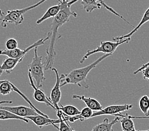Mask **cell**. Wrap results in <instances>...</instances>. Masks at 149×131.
I'll use <instances>...</instances> for the list:
<instances>
[{"label":"cell","mask_w":149,"mask_h":131,"mask_svg":"<svg viewBox=\"0 0 149 131\" xmlns=\"http://www.w3.org/2000/svg\"><path fill=\"white\" fill-rule=\"evenodd\" d=\"M60 5V10L56 15L53 18L50 31L48 35L49 36V44L47 49V57L45 62V69H51L54 64L56 52L55 51V44L58 38L61 35L58 34V30L63 24L68 22L70 17L73 16L77 17L76 12L71 10V6L79 0H58Z\"/></svg>","instance_id":"1"},{"label":"cell","mask_w":149,"mask_h":131,"mask_svg":"<svg viewBox=\"0 0 149 131\" xmlns=\"http://www.w3.org/2000/svg\"><path fill=\"white\" fill-rule=\"evenodd\" d=\"M111 56L112 55L109 54H104L88 66L73 69L68 74H63V79L61 81L60 86L62 87L68 84H72L85 89L89 88V86L87 83V76L88 74L92 69L95 68L99 63Z\"/></svg>","instance_id":"2"},{"label":"cell","mask_w":149,"mask_h":131,"mask_svg":"<svg viewBox=\"0 0 149 131\" xmlns=\"http://www.w3.org/2000/svg\"><path fill=\"white\" fill-rule=\"evenodd\" d=\"M46 1H47V0H41L36 4L27 6L26 8L20 10H8L6 13L0 9V23H1V27L6 28L8 23L14 24L15 25L21 24L24 20V15L25 13L36 8V7L41 5Z\"/></svg>","instance_id":"3"},{"label":"cell","mask_w":149,"mask_h":131,"mask_svg":"<svg viewBox=\"0 0 149 131\" xmlns=\"http://www.w3.org/2000/svg\"><path fill=\"white\" fill-rule=\"evenodd\" d=\"M34 56L28 66V69L32 78L36 81V86L40 88L46 80L44 73L45 63H42V56H38V47L34 49Z\"/></svg>","instance_id":"4"},{"label":"cell","mask_w":149,"mask_h":131,"mask_svg":"<svg viewBox=\"0 0 149 131\" xmlns=\"http://www.w3.org/2000/svg\"><path fill=\"white\" fill-rule=\"evenodd\" d=\"M131 38H125L119 41H116V42H111V41H101L100 45L98 46V47L93 50H88L87 51L86 54L81 59L80 63L83 64L85 62L86 59L90 57V56L93 55L96 53L102 52L104 53V54H111L112 55L116 50V49L118 48L119 45H120L123 44L127 43Z\"/></svg>","instance_id":"5"},{"label":"cell","mask_w":149,"mask_h":131,"mask_svg":"<svg viewBox=\"0 0 149 131\" xmlns=\"http://www.w3.org/2000/svg\"><path fill=\"white\" fill-rule=\"evenodd\" d=\"M81 4L83 5V9L86 12L91 13L92 12H93L95 10L100 9L101 7L103 6L105 8L109 10V12L113 13L116 16H119L120 19L123 20L127 24H129L131 27H133V25H131V24L129 22H127L125 18L122 16L120 15H119L118 13H117L114 10L111 8V7L109 6L107 4H106V3L104 1V0H81Z\"/></svg>","instance_id":"6"},{"label":"cell","mask_w":149,"mask_h":131,"mask_svg":"<svg viewBox=\"0 0 149 131\" xmlns=\"http://www.w3.org/2000/svg\"><path fill=\"white\" fill-rule=\"evenodd\" d=\"M47 40H49L48 35L47 38H41V39L38 40L36 42H34V44L31 45L26 49H24V50H22V49L19 48L13 49V50H7V49H5V50H0V55L6 56L7 57L10 58H19L20 57H22V56H26L27 53L30 51L31 49L38 47L39 46L45 44V42Z\"/></svg>","instance_id":"7"},{"label":"cell","mask_w":149,"mask_h":131,"mask_svg":"<svg viewBox=\"0 0 149 131\" xmlns=\"http://www.w3.org/2000/svg\"><path fill=\"white\" fill-rule=\"evenodd\" d=\"M52 71H54L56 75V81L55 84L51 90L50 97H49V100H50L52 104L54 106L55 108V110H59V102L60 101L62 97V92L60 90V83L61 81L63 79V74L61 76L59 75L58 70L55 68H52L51 69Z\"/></svg>","instance_id":"8"},{"label":"cell","mask_w":149,"mask_h":131,"mask_svg":"<svg viewBox=\"0 0 149 131\" xmlns=\"http://www.w3.org/2000/svg\"><path fill=\"white\" fill-rule=\"evenodd\" d=\"M133 108V105L131 104H123V105H113L107 106V107L102 108L101 110L93 112L91 118L96 117L101 115H113L118 116L120 112L124 111H128Z\"/></svg>","instance_id":"9"},{"label":"cell","mask_w":149,"mask_h":131,"mask_svg":"<svg viewBox=\"0 0 149 131\" xmlns=\"http://www.w3.org/2000/svg\"><path fill=\"white\" fill-rule=\"evenodd\" d=\"M28 78H29L30 85L32 86V88H33L34 90L33 97L34 98V100L37 101L38 102L44 103V104H45L46 105L49 106V107H51L52 108L55 110V107L53 105L50 100H49V98L47 96V95L44 93L43 91L41 90L40 88H38L36 84H35L34 81L33 79L32 78L29 72H28Z\"/></svg>","instance_id":"10"},{"label":"cell","mask_w":149,"mask_h":131,"mask_svg":"<svg viewBox=\"0 0 149 131\" xmlns=\"http://www.w3.org/2000/svg\"><path fill=\"white\" fill-rule=\"evenodd\" d=\"M0 109L5 110L16 115L26 118L27 116H33L38 115V113L31 107L26 106H17V107H8V106L0 105Z\"/></svg>","instance_id":"11"},{"label":"cell","mask_w":149,"mask_h":131,"mask_svg":"<svg viewBox=\"0 0 149 131\" xmlns=\"http://www.w3.org/2000/svg\"><path fill=\"white\" fill-rule=\"evenodd\" d=\"M27 119L31 120L35 125L37 126L39 128H42L45 126L52 125L54 126L56 129H58V127L56 126V123H59L60 120H55V119H51L49 118V117H45L41 115H33V116H27L26 117Z\"/></svg>","instance_id":"12"},{"label":"cell","mask_w":149,"mask_h":131,"mask_svg":"<svg viewBox=\"0 0 149 131\" xmlns=\"http://www.w3.org/2000/svg\"><path fill=\"white\" fill-rule=\"evenodd\" d=\"M119 117H123L120 120L121 129L123 131H136L134 127V123L133 122V119H149V117H135L131 116L128 114L122 115L119 114Z\"/></svg>","instance_id":"13"},{"label":"cell","mask_w":149,"mask_h":131,"mask_svg":"<svg viewBox=\"0 0 149 131\" xmlns=\"http://www.w3.org/2000/svg\"><path fill=\"white\" fill-rule=\"evenodd\" d=\"M73 99H78V100L83 101L85 103L87 107L90 108L93 111H100L103 108L102 105L100 104L98 100H96L95 98H91V97H86L84 95L81 96V95H73L72 96Z\"/></svg>","instance_id":"14"},{"label":"cell","mask_w":149,"mask_h":131,"mask_svg":"<svg viewBox=\"0 0 149 131\" xmlns=\"http://www.w3.org/2000/svg\"><path fill=\"white\" fill-rule=\"evenodd\" d=\"M24 57L25 56H22V57L19 58H8L6 59H4L3 63L0 65V71H3V72L5 71L6 73L10 74L13 71L14 68H15L19 62L22 61Z\"/></svg>","instance_id":"15"},{"label":"cell","mask_w":149,"mask_h":131,"mask_svg":"<svg viewBox=\"0 0 149 131\" xmlns=\"http://www.w3.org/2000/svg\"><path fill=\"white\" fill-rule=\"evenodd\" d=\"M148 22H149V7L147 9L146 11L145 12L143 15L140 20V23L138 24V25L135 28H134L132 31L130 32L127 34L113 38V39L116 41H119V40H121L123 39H125V38H131V37L132 36V35H133V34L134 33L136 32L138 30V29H139L141 26L143 25L145 23H146Z\"/></svg>","instance_id":"16"},{"label":"cell","mask_w":149,"mask_h":131,"mask_svg":"<svg viewBox=\"0 0 149 131\" xmlns=\"http://www.w3.org/2000/svg\"><path fill=\"white\" fill-rule=\"evenodd\" d=\"M120 117H116L112 121H109L107 118H105L103 122L95 126L91 131H113L112 127L120 121Z\"/></svg>","instance_id":"17"},{"label":"cell","mask_w":149,"mask_h":131,"mask_svg":"<svg viewBox=\"0 0 149 131\" xmlns=\"http://www.w3.org/2000/svg\"><path fill=\"white\" fill-rule=\"evenodd\" d=\"M60 10V5L58 3V5L52 6L47 10V12L45 13V14L42 15L40 19H39L36 21V24L40 25L42 23L45 21L50 19V18H54L56 15V14L58 13Z\"/></svg>","instance_id":"18"},{"label":"cell","mask_w":149,"mask_h":131,"mask_svg":"<svg viewBox=\"0 0 149 131\" xmlns=\"http://www.w3.org/2000/svg\"><path fill=\"white\" fill-rule=\"evenodd\" d=\"M59 110H61L63 114L67 117L76 116L80 114L81 111L73 105H59Z\"/></svg>","instance_id":"19"},{"label":"cell","mask_w":149,"mask_h":131,"mask_svg":"<svg viewBox=\"0 0 149 131\" xmlns=\"http://www.w3.org/2000/svg\"><path fill=\"white\" fill-rule=\"evenodd\" d=\"M11 119H15V120H20L25 122L26 123H29V120L26 118L22 117L18 115H16L10 112L5 110L0 109V120H11Z\"/></svg>","instance_id":"20"},{"label":"cell","mask_w":149,"mask_h":131,"mask_svg":"<svg viewBox=\"0 0 149 131\" xmlns=\"http://www.w3.org/2000/svg\"><path fill=\"white\" fill-rule=\"evenodd\" d=\"M56 115H57L60 120V126L58 127L59 131H71V127L67 123V121L63 115L62 112L60 110H56Z\"/></svg>","instance_id":"21"},{"label":"cell","mask_w":149,"mask_h":131,"mask_svg":"<svg viewBox=\"0 0 149 131\" xmlns=\"http://www.w3.org/2000/svg\"><path fill=\"white\" fill-rule=\"evenodd\" d=\"M139 107L144 115L149 117V97L147 95H143L139 100Z\"/></svg>","instance_id":"22"},{"label":"cell","mask_w":149,"mask_h":131,"mask_svg":"<svg viewBox=\"0 0 149 131\" xmlns=\"http://www.w3.org/2000/svg\"><path fill=\"white\" fill-rule=\"evenodd\" d=\"M12 83L8 80H4V81L0 85V95L3 96L9 95L13 91Z\"/></svg>","instance_id":"23"},{"label":"cell","mask_w":149,"mask_h":131,"mask_svg":"<svg viewBox=\"0 0 149 131\" xmlns=\"http://www.w3.org/2000/svg\"><path fill=\"white\" fill-rule=\"evenodd\" d=\"M5 47L7 50H13L18 47V42L15 38H9L5 42Z\"/></svg>","instance_id":"24"},{"label":"cell","mask_w":149,"mask_h":131,"mask_svg":"<svg viewBox=\"0 0 149 131\" xmlns=\"http://www.w3.org/2000/svg\"><path fill=\"white\" fill-rule=\"evenodd\" d=\"M142 75L143 79L149 81V66H147L146 68H145L142 71Z\"/></svg>","instance_id":"25"},{"label":"cell","mask_w":149,"mask_h":131,"mask_svg":"<svg viewBox=\"0 0 149 131\" xmlns=\"http://www.w3.org/2000/svg\"><path fill=\"white\" fill-rule=\"evenodd\" d=\"M149 66V61L148 62H147V63H145V64H143L142 66H141L140 68H138L136 71H134V73H133V74H138V73H140V72H141V71H142L145 68H146L147 66Z\"/></svg>","instance_id":"26"},{"label":"cell","mask_w":149,"mask_h":131,"mask_svg":"<svg viewBox=\"0 0 149 131\" xmlns=\"http://www.w3.org/2000/svg\"><path fill=\"white\" fill-rule=\"evenodd\" d=\"M12 104V102L10 100H3L0 101V105L3 104Z\"/></svg>","instance_id":"27"},{"label":"cell","mask_w":149,"mask_h":131,"mask_svg":"<svg viewBox=\"0 0 149 131\" xmlns=\"http://www.w3.org/2000/svg\"><path fill=\"white\" fill-rule=\"evenodd\" d=\"M3 71H0V76H1V74H3Z\"/></svg>","instance_id":"28"},{"label":"cell","mask_w":149,"mask_h":131,"mask_svg":"<svg viewBox=\"0 0 149 131\" xmlns=\"http://www.w3.org/2000/svg\"><path fill=\"white\" fill-rule=\"evenodd\" d=\"M4 81V80H0V85H1V84Z\"/></svg>","instance_id":"29"},{"label":"cell","mask_w":149,"mask_h":131,"mask_svg":"<svg viewBox=\"0 0 149 131\" xmlns=\"http://www.w3.org/2000/svg\"><path fill=\"white\" fill-rule=\"evenodd\" d=\"M136 131H149V130H136Z\"/></svg>","instance_id":"30"},{"label":"cell","mask_w":149,"mask_h":131,"mask_svg":"<svg viewBox=\"0 0 149 131\" xmlns=\"http://www.w3.org/2000/svg\"><path fill=\"white\" fill-rule=\"evenodd\" d=\"M71 131H76L75 130H74L72 128H71Z\"/></svg>","instance_id":"31"}]
</instances>
